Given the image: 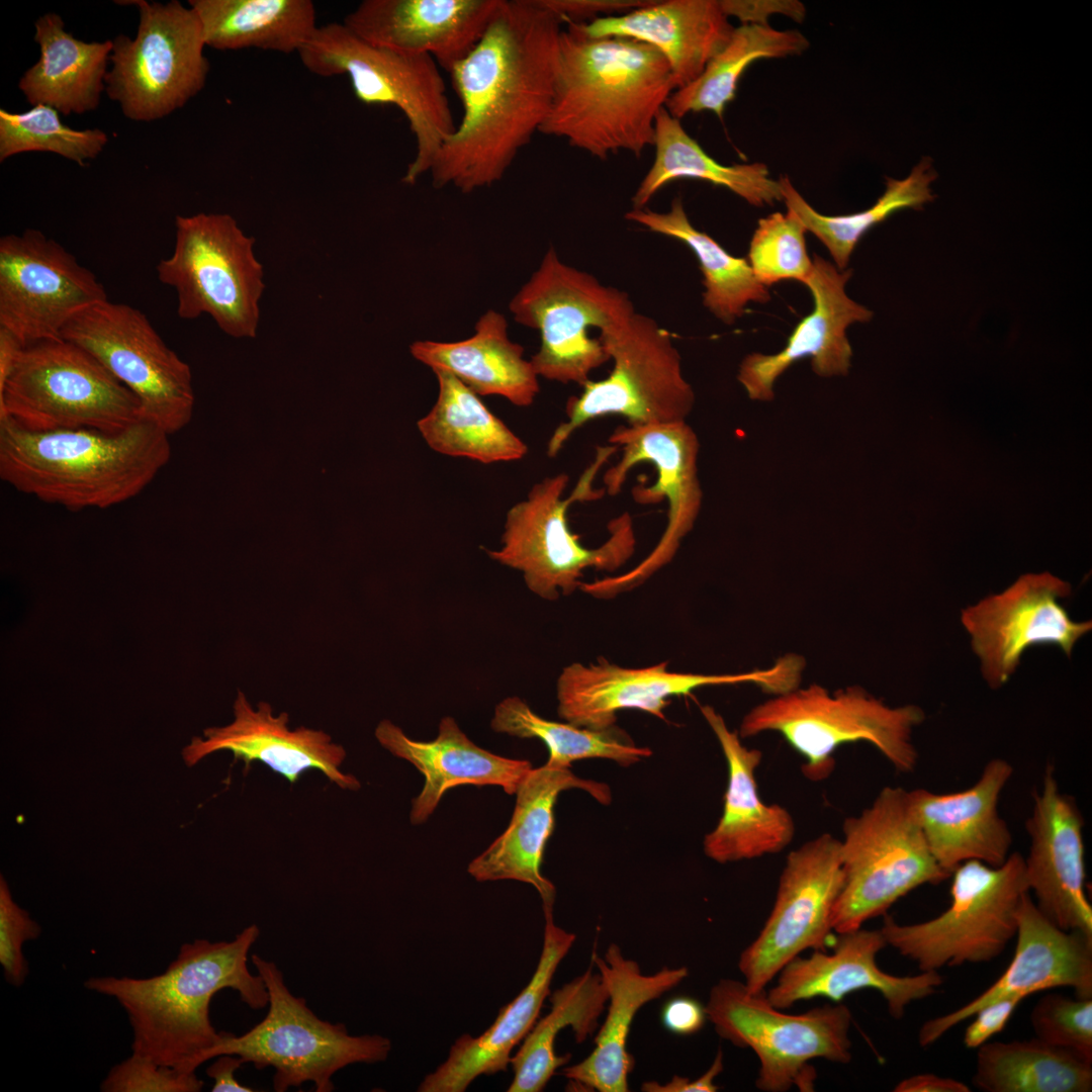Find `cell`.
Returning a JSON list of instances; mask_svg holds the SVG:
<instances>
[{
    "instance_id": "ffe728a7",
    "label": "cell",
    "mask_w": 1092,
    "mask_h": 1092,
    "mask_svg": "<svg viewBox=\"0 0 1092 1092\" xmlns=\"http://www.w3.org/2000/svg\"><path fill=\"white\" fill-rule=\"evenodd\" d=\"M843 883L840 839L821 834L792 850L781 874L774 907L738 968L754 993L807 949L823 950Z\"/></svg>"
},
{
    "instance_id": "ac0fdd59",
    "label": "cell",
    "mask_w": 1092,
    "mask_h": 1092,
    "mask_svg": "<svg viewBox=\"0 0 1092 1092\" xmlns=\"http://www.w3.org/2000/svg\"><path fill=\"white\" fill-rule=\"evenodd\" d=\"M61 337L90 353L140 400L143 415L168 435L191 420L190 367L139 309L108 299L75 314Z\"/></svg>"
},
{
    "instance_id": "4316f807",
    "label": "cell",
    "mask_w": 1092,
    "mask_h": 1092,
    "mask_svg": "<svg viewBox=\"0 0 1092 1092\" xmlns=\"http://www.w3.org/2000/svg\"><path fill=\"white\" fill-rule=\"evenodd\" d=\"M886 945L880 929L839 933L832 952L813 950L809 957L790 961L778 974L767 999L783 1010L815 997L838 1002L849 993L870 988L881 993L891 1016L899 1019L910 1003L933 995L943 979L938 972L895 976L882 971L877 954Z\"/></svg>"
},
{
    "instance_id": "f1b7e54d",
    "label": "cell",
    "mask_w": 1092,
    "mask_h": 1092,
    "mask_svg": "<svg viewBox=\"0 0 1092 1092\" xmlns=\"http://www.w3.org/2000/svg\"><path fill=\"white\" fill-rule=\"evenodd\" d=\"M500 0H364L343 20L378 47L431 56L448 73L484 33Z\"/></svg>"
},
{
    "instance_id": "d590c367",
    "label": "cell",
    "mask_w": 1092,
    "mask_h": 1092,
    "mask_svg": "<svg viewBox=\"0 0 1092 1092\" xmlns=\"http://www.w3.org/2000/svg\"><path fill=\"white\" fill-rule=\"evenodd\" d=\"M34 29L39 58L18 82L26 101L31 106L53 107L63 115L95 110L105 92L112 39H78L55 12L39 16Z\"/></svg>"
},
{
    "instance_id": "9c48e42d",
    "label": "cell",
    "mask_w": 1092,
    "mask_h": 1092,
    "mask_svg": "<svg viewBox=\"0 0 1092 1092\" xmlns=\"http://www.w3.org/2000/svg\"><path fill=\"white\" fill-rule=\"evenodd\" d=\"M251 962L266 984V1016L237 1036L220 1031L200 1064L220 1055L239 1056L258 1070L272 1067L273 1088L285 1092L311 1082L315 1092H332L333 1076L353 1064H376L387 1059L391 1042L378 1034L351 1035L344 1023L321 1019L305 998L294 996L277 965L253 953Z\"/></svg>"
},
{
    "instance_id": "7c38bea8",
    "label": "cell",
    "mask_w": 1092,
    "mask_h": 1092,
    "mask_svg": "<svg viewBox=\"0 0 1092 1092\" xmlns=\"http://www.w3.org/2000/svg\"><path fill=\"white\" fill-rule=\"evenodd\" d=\"M950 877L951 901L941 914L914 924L886 916L880 929L887 945L921 972L996 959L1015 937L1018 906L1029 892L1024 857L1017 851L999 867L963 862Z\"/></svg>"
},
{
    "instance_id": "681fc988",
    "label": "cell",
    "mask_w": 1092,
    "mask_h": 1092,
    "mask_svg": "<svg viewBox=\"0 0 1092 1092\" xmlns=\"http://www.w3.org/2000/svg\"><path fill=\"white\" fill-rule=\"evenodd\" d=\"M1030 1024L1038 1039L1092 1063V998L1046 994L1033 1006Z\"/></svg>"
},
{
    "instance_id": "3957f363",
    "label": "cell",
    "mask_w": 1092,
    "mask_h": 1092,
    "mask_svg": "<svg viewBox=\"0 0 1092 1092\" xmlns=\"http://www.w3.org/2000/svg\"><path fill=\"white\" fill-rule=\"evenodd\" d=\"M259 936V927L252 924L232 940L194 939L180 946L162 974L91 977L84 987L113 998L125 1011L133 1054L179 1071L196 1072L202 1055L220 1038L209 1016L217 992L236 991L251 1009L268 1006L265 982L248 967L249 951Z\"/></svg>"
},
{
    "instance_id": "5bb4252c",
    "label": "cell",
    "mask_w": 1092,
    "mask_h": 1092,
    "mask_svg": "<svg viewBox=\"0 0 1092 1092\" xmlns=\"http://www.w3.org/2000/svg\"><path fill=\"white\" fill-rule=\"evenodd\" d=\"M175 228L173 253L158 263L157 275L176 290L178 315L208 314L228 336L255 338L265 290L255 239L228 213L177 215Z\"/></svg>"
},
{
    "instance_id": "ab89813d",
    "label": "cell",
    "mask_w": 1092,
    "mask_h": 1092,
    "mask_svg": "<svg viewBox=\"0 0 1092 1092\" xmlns=\"http://www.w3.org/2000/svg\"><path fill=\"white\" fill-rule=\"evenodd\" d=\"M439 394L418 428L435 451L467 457L481 463L515 461L528 452L527 445L481 401L478 394L451 373L433 370Z\"/></svg>"
},
{
    "instance_id": "6f0895ef",
    "label": "cell",
    "mask_w": 1092,
    "mask_h": 1092,
    "mask_svg": "<svg viewBox=\"0 0 1092 1092\" xmlns=\"http://www.w3.org/2000/svg\"><path fill=\"white\" fill-rule=\"evenodd\" d=\"M723 1071V1054L719 1050L710 1068L699 1078L673 1076L670 1081L660 1084L657 1081H646L641 1090L645 1092H715L719 1086L714 1083L715 1078Z\"/></svg>"
},
{
    "instance_id": "816d5d0a",
    "label": "cell",
    "mask_w": 1092,
    "mask_h": 1092,
    "mask_svg": "<svg viewBox=\"0 0 1092 1092\" xmlns=\"http://www.w3.org/2000/svg\"><path fill=\"white\" fill-rule=\"evenodd\" d=\"M41 934L39 924L13 900L4 878H0V965L6 982L20 987L28 973L22 952L24 942Z\"/></svg>"
},
{
    "instance_id": "4dcf8cb0",
    "label": "cell",
    "mask_w": 1092,
    "mask_h": 1092,
    "mask_svg": "<svg viewBox=\"0 0 1092 1092\" xmlns=\"http://www.w3.org/2000/svg\"><path fill=\"white\" fill-rule=\"evenodd\" d=\"M700 709L719 741L728 767L723 813L704 838L705 854L726 863L782 851L792 842L796 827L786 808L765 804L759 797L755 771L762 752L744 746L738 732L730 730L712 706Z\"/></svg>"
},
{
    "instance_id": "f546056e",
    "label": "cell",
    "mask_w": 1092,
    "mask_h": 1092,
    "mask_svg": "<svg viewBox=\"0 0 1092 1092\" xmlns=\"http://www.w3.org/2000/svg\"><path fill=\"white\" fill-rule=\"evenodd\" d=\"M569 789L583 790L605 805L612 799L606 784L578 778L569 767L546 762L531 768L515 793L516 805L508 828L468 864V873L479 882L514 880L529 884L539 893L543 912L553 911L555 887L542 875L541 867L554 828L555 803L559 794Z\"/></svg>"
},
{
    "instance_id": "ee69618b",
    "label": "cell",
    "mask_w": 1092,
    "mask_h": 1092,
    "mask_svg": "<svg viewBox=\"0 0 1092 1092\" xmlns=\"http://www.w3.org/2000/svg\"><path fill=\"white\" fill-rule=\"evenodd\" d=\"M798 30H779L768 24H741L708 63L703 73L689 85L672 92L666 110L680 119L688 113L710 111L723 117L734 100L739 80L756 60L800 55L809 48Z\"/></svg>"
},
{
    "instance_id": "d6a6232c",
    "label": "cell",
    "mask_w": 1092,
    "mask_h": 1092,
    "mask_svg": "<svg viewBox=\"0 0 1092 1092\" xmlns=\"http://www.w3.org/2000/svg\"><path fill=\"white\" fill-rule=\"evenodd\" d=\"M592 962L608 991V1012L595 1038V1049L581 1062L563 1070L573 1086L600 1092L629 1091L628 1076L634 1059L627 1040L637 1012L648 1002L679 985L689 975L686 967H663L652 975L624 957L612 943L604 957L593 951Z\"/></svg>"
},
{
    "instance_id": "d6986e66",
    "label": "cell",
    "mask_w": 1092,
    "mask_h": 1092,
    "mask_svg": "<svg viewBox=\"0 0 1092 1092\" xmlns=\"http://www.w3.org/2000/svg\"><path fill=\"white\" fill-rule=\"evenodd\" d=\"M667 665L660 662L628 668L604 657L588 664L571 663L557 679L558 715L575 726L600 730L615 726L617 713L624 709L664 719L670 697L687 696L708 686L754 684L778 696L799 687L805 660L798 654H786L765 669L723 674L674 672Z\"/></svg>"
},
{
    "instance_id": "6da1fadb",
    "label": "cell",
    "mask_w": 1092,
    "mask_h": 1092,
    "mask_svg": "<svg viewBox=\"0 0 1092 1092\" xmlns=\"http://www.w3.org/2000/svg\"><path fill=\"white\" fill-rule=\"evenodd\" d=\"M563 21L540 0H500L484 33L449 72L462 117L436 155L437 188L499 181L539 132L553 98Z\"/></svg>"
},
{
    "instance_id": "f35d334b",
    "label": "cell",
    "mask_w": 1092,
    "mask_h": 1092,
    "mask_svg": "<svg viewBox=\"0 0 1092 1092\" xmlns=\"http://www.w3.org/2000/svg\"><path fill=\"white\" fill-rule=\"evenodd\" d=\"M206 47L299 53L315 32L310 0H189Z\"/></svg>"
},
{
    "instance_id": "4fadbf2b",
    "label": "cell",
    "mask_w": 1092,
    "mask_h": 1092,
    "mask_svg": "<svg viewBox=\"0 0 1092 1092\" xmlns=\"http://www.w3.org/2000/svg\"><path fill=\"white\" fill-rule=\"evenodd\" d=\"M509 308L517 323L540 334L530 360L537 375L580 386L610 361L589 330L605 332L636 312L626 292L563 263L552 247Z\"/></svg>"
},
{
    "instance_id": "db71d44e",
    "label": "cell",
    "mask_w": 1092,
    "mask_h": 1092,
    "mask_svg": "<svg viewBox=\"0 0 1092 1092\" xmlns=\"http://www.w3.org/2000/svg\"><path fill=\"white\" fill-rule=\"evenodd\" d=\"M1023 999L1020 996L1004 997L979 1009L964 1033L965 1046L977 1050L1001 1032Z\"/></svg>"
},
{
    "instance_id": "9a60e30c",
    "label": "cell",
    "mask_w": 1092,
    "mask_h": 1092,
    "mask_svg": "<svg viewBox=\"0 0 1092 1092\" xmlns=\"http://www.w3.org/2000/svg\"><path fill=\"white\" fill-rule=\"evenodd\" d=\"M705 1008L722 1038L756 1054L755 1084L762 1091L784 1092L794 1086L812 1091L816 1072L811 1060H851V1013L843 1004L788 1014L775 1007L764 991L754 993L744 983L723 979L712 988Z\"/></svg>"
},
{
    "instance_id": "680465c9",
    "label": "cell",
    "mask_w": 1092,
    "mask_h": 1092,
    "mask_svg": "<svg viewBox=\"0 0 1092 1092\" xmlns=\"http://www.w3.org/2000/svg\"><path fill=\"white\" fill-rule=\"evenodd\" d=\"M244 1064L237 1055L224 1054L216 1057L207 1069L206 1075L213 1080L212 1092H253L255 1089L241 1084L235 1072Z\"/></svg>"
},
{
    "instance_id": "91938a15",
    "label": "cell",
    "mask_w": 1092,
    "mask_h": 1092,
    "mask_svg": "<svg viewBox=\"0 0 1092 1092\" xmlns=\"http://www.w3.org/2000/svg\"><path fill=\"white\" fill-rule=\"evenodd\" d=\"M895 1092H970L971 1089L962 1081L939 1077L934 1074L914 1075L900 1081Z\"/></svg>"
},
{
    "instance_id": "2e32d148",
    "label": "cell",
    "mask_w": 1092,
    "mask_h": 1092,
    "mask_svg": "<svg viewBox=\"0 0 1092 1092\" xmlns=\"http://www.w3.org/2000/svg\"><path fill=\"white\" fill-rule=\"evenodd\" d=\"M125 2V1H124ZM139 25L134 38L112 39L105 93L133 121L164 118L205 86L209 62L195 11L178 0H133Z\"/></svg>"
},
{
    "instance_id": "8992f818",
    "label": "cell",
    "mask_w": 1092,
    "mask_h": 1092,
    "mask_svg": "<svg viewBox=\"0 0 1092 1092\" xmlns=\"http://www.w3.org/2000/svg\"><path fill=\"white\" fill-rule=\"evenodd\" d=\"M925 720L917 705L891 707L861 687L830 693L820 685L772 696L743 717L739 736L777 732L804 758L803 775L827 779L834 769V752L842 745L864 741L875 746L899 772L918 763L912 735Z\"/></svg>"
},
{
    "instance_id": "277c9868",
    "label": "cell",
    "mask_w": 1092,
    "mask_h": 1092,
    "mask_svg": "<svg viewBox=\"0 0 1092 1092\" xmlns=\"http://www.w3.org/2000/svg\"><path fill=\"white\" fill-rule=\"evenodd\" d=\"M169 435L143 421L119 433L35 432L0 419V477L68 510L106 509L136 496L168 463Z\"/></svg>"
},
{
    "instance_id": "7dc6e473",
    "label": "cell",
    "mask_w": 1092,
    "mask_h": 1092,
    "mask_svg": "<svg viewBox=\"0 0 1092 1092\" xmlns=\"http://www.w3.org/2000/svg\"><path fill=\"white\" fill-rule=\"evenodd\" d=\"M107 143L105 131L75 129L47 105H35L20 113L0 109V162L26 152H50L85 166Z\"/></svg>"
},
{
    "instance_id": "603a6c76",
    "label": "cell",
    "mask_w": 1092,
    "mask_h": 1092,
    "mask_svg": "<svg viewBox=\"0 0 1092 1092\" xmlns=\"http://www.w3.org/2000/svg\"><path fill=\"white\" fill-rule=\"evenodd\" d=\"M1016 947L1001 977L960 1008L929 1019L918 1032L928 1046L982 1007L1004 997L1028 995L1058 987L1072 988L1077 997L1092 998V936L1066 931L1037 908L1029 892L1017 910Z\"/></svg>"
},
{
    "instance_id": "e0dca14e",
    "label": "cell",
    "mask_w": 1092,
    "mask_h": 1092,
    "mask_svg": "<svg viewBox=\"0 0 1092 1092\" xmlns=\"http://www.w3.org/2000/svg\"><path fill=\"white\" fill-rule=\"evenodd\" d=\"M609 444L622 448V455L603 475L606 494H619L629 471L639 463H650L656 471L655 482L635 485L632 496L640 505L666 500L667 522L655 547L636 566L623 574L581 583L579 589L597 599L633 589L671 562L697 521L703 498L698 476L700 444L687 421L619 426Z\"/></svg>"
},
{
    "instance_id": "cb8c5ba5",
    "label": "cell",
    "mask_w": 1092,
    "mask_h": 1092,
    "mask_svg": "<svg viewBox=\"0 0 1092 1092\" xmlns=\"http://www.w3.org/2000/svg\"><path fill=\"white\" fill-rule=\"evenodd\" d=\"M1083 827L1076 801L1061 792L1053 767L1048 766L1025 822L1030 840L1024 858L1028 891L1039 911L1056 926L1092 936Z\"/></svg>"
},
{
    "instance_id": "9f6ffc18",
    "label": "cell",
    "mask_w": 1092,
    "mask_h": 1092,
    "mask_svg": "<svg viewBox=\"0 0 1092 1092\" xmlns=\"http://www.w3.org/2000/svg\"><path fill=\"white\" fill-rule=\"evenodd\" d=\"M660 1018L663 1026L677 1035L697 1033L708 1019L705 1006L688 996L668 1000L661 1009Z\"/></svg>"
},
{
    "instance_id": "b9f144b4",
    "label": "cell",
    "mask_w": 1092,
    "mask_h": 1092,
    "mask_svg": "<svg viewBox=\"0 0 1092 1092\" xmlns=\"http://www.w3.org/2000/svg\"><path fill=\"white\" fill-rule=\"evenodd\" d=\"M550 1002L549 1013L536 1021L511 1058L514 1078L509 1092H539L545 1088L556 1070L570 1060V1055L558 1056L554 1051L558 1033L569 1026L577 1042L590 1036L608 1002V991L600 973L590 967L555 990Z\"/></svg>"
},
{
    "instance_id": "c3c4849f",
    "label": "cell",
    "mask_w": 1092,
    "mask_h": 1092,
    "mask_svg": "<svg viewBox=\"0 0 1092 1092\" xmlns=\"http://www.w3.org/2000/svg\"><path fill=\"white\" fill-rule=\"evenodd\" d=\"M802 222L791 212H774L758 220L749 244L747 261L764 286L784 280L802 283L813 262L808 255Z\"/></svg>"
},
{
    "instance_id": "74e56055",
    "label": "cell",
    "mask_w": 1092,
    "mask_h": 1092,
    "mask_svg": "<svg viewBox=\"0 0 1092 1092\" xmlns=\"http://www.w3.org/2000/svg\"><path fill=\"white\" fill-rule=\"evenodd\" d=\"M651 167L631 198L644 208L666 184L682 178L723 186L755 207L783 201L779 180L762 163L723 165L709 156L684 128L680 119L662 108L656 117Z\"/></svg>"
},
{
    "instance_id": "83f0119b",
    "label": "cell",
    "mask_w": 1092,
    "mask_h": 1092,
    "mask_svg": "<svg viewBox=\"0 0 1092 1092\" xmlns=\"http://www.w3.org/2000/svg\"><path fill=\"white\" fill-rule=\"evenodd\" d=\"M1013 774L1005 759L993 758L970 788L948 794L925 789L909 798L927 844L937 863L951 873L963 862L978 860L1001 866L1009 856L1012 834L1000 816V795Z\"/></svg>"
},
{
    "instance_id": "836d02e7",
    "label": "cell",
    "mask_w": 1092,
    "mask_h": 1092,
    "mask_svg": "<svg viewBox=\"0 0 1092 1092\" xmlns=\"http://www.w3.org/2000/svg\"><path fill=\"white\" fill-rule=\"evenodd\" d=\"M594 37L635 39L666 60L675 90L694 82L727 43L734 26L720 0H652L627 13L583 23Z\"/></svg>"
},
{
    "instance_id": "44dd1931",
    "label": "cell",
    "mask_w": 1092,
    "mask_h": 1092,
    "mask_svg": "<svg viewBox=\"0 0 1092 1092\" xmlns=\"http://www.w3.org/2000/svg\"><path fill=\"white\" fill-rule=\"evenodd\" d=\"M107 299L95 274L40 231L0 239V327L23 344L62 338L75 314Z\"/></svg>"
},
{
    "instance_id": "60d3db41",
    "label": "cell",
    "mask_w": 1092,
    "mask_h": 1092,
    "mask_svg": "<svg viewBox=\"0 0 1092 1092\" xmlns=\"http://www.w3.org/2000/svg\"><path fill=\"white\" fill-rule=\"evenodd\" d=\"M625 218L650 232L673 238L694 252L703 274V304L722 323L733 324L744 313L749 302L769 300L767 287L756 279L747 259L734 257L712 237L697 230L689 219L680 197L672 200L667 211L657 212L647 206L632 208Z\"/></svg>"
},
{
    "instance_id": "f5cc1de1",
    "label": "cell",
    "mask_w": 1092,
    "mask_h": 1092,
    "mask_svg": "<svg viewBox=\"0 0 1092 1092\" xmlns=\"http://www.w3.org/2000/svg\"><path fill=\"white\" fill-rule=\"evenodd\" d=\"M564 22L585 23L608 16L627 13L649 4L652 0H540Z\"/></svg>"
},
{
    "instance_id": "7a4b0ae2",
    "label": "cell",
    "mask_w": 1092,
    "mask_h": 1092,
    "mask_svg": "<svg viewBox=\"0 0 1092 1092\" xmlns=\"http://www.w3.org/2000/svg\"><path fill=\"white\" fill-rule=\"evenodd\" d=\"M664 57L625 37L588 35L563 23L549 112L539 132L566 140L605 160L621 151L640 157L653 146L656 117L672 92Z\"/></svg>"
},
{
    "instance_id": "f6af8a7d",
    "label": "cell",
    "mask_w": 1092,
    "mask_h": 1092,
    "mask_svg": "<svg viewBox=\"0 0 1092 1092\" xmlns=\"http://www.w3.org/2000/svg\"><path fill=\"white\" fill-rule=\"evenodd\" d=\"M935 179L929 159H923L905 179H887L886 190L870 208L850 214L825 215L815 210L782 176L783 201L807 232L812 233L828 250L835 266L844 270L862 236L892 213L904 208H920L931 201L930 183Z\"/></svg>"
},
{
    "instance_id": "7bdbcfd3",
    "label": "cell",
    "mask_w": 1092,
    "mask_h": 1092,
    "mask_svg": "<svg viewBox=\"0 0 1092 1092\" xmlns=\"http://www.w3.org/2000/svg\"><path fill=\"white\" fill-rule=\"evenodd\" d=\"M985 1092H1090L1092 1063L1037 1037L985 1042L973 1076Z\"/></svg>"
},
{
    "instance_id": "7402d4cb",
    "label": "cell",
    "mask_w": 1092,
    "mask_h": 1092,
    "mask_svg": "<svg viewBox=\"0 0 1092 1092\" xmlns=\"http://www.w3.org/2000/svg\"><path fill=\"white\" fill-rule=\"evenodd\" d=\"M1071 594L1068 581L1049 572L1028 573L962 610L961 622L990 689L1007 684L1033 645H1056L1071 657L1076 643L1092 629L1091 621L1072 620L1061 604Z\"/></svg>"
},
{
    "instance_id": "52a82bcc",
    "label": "cell",
    "mask_w": 1092,
    "mask_h": 1092,
    "mask_svg": "<svg viewBox=\"0 0 1092 1092\" xmlns=\"http://www.w3.org/2000/svg\"><path fill=\"white\" fill-rule=\"evenodd\" d=\"M298 55L302 65L315 75H347L359 101L397 107L416 141V153L402 182L413 185L430 172L436 155L456 127L445 82L431 56L375 46L343 22L317 26Z\"/></svg>"
},
{
    "instance_id": "ba28073f",
    "label": "cell",
    "mask_w": 1092,
    "mask_h": 1092,
    "mask_svg": "<svg viewBox=\"0 0 1092 1092\" xmlns=\"http://www.w3.org/2000/svg\"><path fill=\"white\" fill-rule=\"evenodd\" d=\"M0 419L35 432L119 433L146 421L136 396L63 338L27 344L0 380Z\"/></svg>"
},
{
    "instance_id": "d4e9b609",
    "label": "cell",
    "mask_w": 1092,
    "mask_h": 1092,
    "mask_svg": "<svg viewBox=\"0 0 1092 1092\" xmlns=\"http://www.w3.org/2000/svg\"><path fill=\"white\" fill-rule=\"evenodd\" d=\"M234 721L222 727L203 731V738L194 737L184 747L182 756L189 766L204 756L230 750L234 761L240 759L249 770L253 761L268 765L294 784L309 769L322 771L341 789L358 790L360 783L341 770L346 758L345 748L332 741L322 730L289 727V715H274L270 704L260 702L254 708L246 695L239 691L233 706Z\"/></svg>"
},
{
    "instance_id": "11a10c76",
    "label": "cell",
    "mask_w": 1092,
    "mask_h": 1092,
    "mask_svg": "<svg viewBox=\"0 0 1092 1092\" xmlns=\"http://www.w3.org/2000/svg\"><path fill=\"white\" fill-rule=\"evenodd\" d=\"M725 14L738 18L742 24H767L771 14L781 13L802 21L805 7L798 1L720 0Z\"/></svg>"
},
{
    "instance_id": "e575fe53",
    "label": "cell",
    "mask_w": 1092,
    "mask_h": 1092,
    "mask_svg": "<svg viewBox=\"0 0 1092 1092\" xmlns=\"http://www.w3.org/2000/svg\"><path fill=\"white\" fill-rule=\"evenodd\" d=\"M375 736L391 754L414 764L425 778L423 790L413 800V824L425 822L452 788L498 786L514 795L532 768L528 760L499 756L477 746L452 717L441 720L438 736L431 741L407 737L389 720L377 725Z\"/></svg>"
},
{
    "instance_id": "30bf717a",
    "label": "cell",
    "mask_w": 1092,
    "mask_h": 1092,
    "mask_svg": "<svg viewBox=\"0 0 1092 1092\" xmlns=\"http://www.w3.org/2000/svg\"><path fill=\"white\" fill-rule=\"evenodd\" d=\"M843 883L831 914L837 933L861 928L914 889L950 878L937 863L914 813L909 791L885 787L871 806L844 820Z\"/></svg>"
},
{
    "instance_id": "bcb514c9",
    "label": "cell",
    "mask_w": 1092,
    "mask_h": 1092,
    "mask_svg": "<svg viewBox=\"0 0 1092 1092\" xmlns=\"http://www.w3.org/2000/svg\"><path fill=\"white\" fill-rule=\"evenodd\" d=\"M491 728L518 738L541 740L549 751L547 762L565 767L584 758L611 759L629 766L652 754L616 725L598 730L547 720L519 697L506 698L495 707Z\"/></svg>"
},
{
    "instance_id": "8fae6325",
    "label": "cell",
    "mask_w": 1092,
    "mask_h": 1092,
    "mask_svg": "<svg viewBox=\"0 0 1092 1092\" xmlns=\"http://www.w3.org/2000/svg\"><path fill=\"white\" fill-rule=\"evenodd\" d=\"M613 368L601 380H588L568 398L567 420L554 430L547 454L556 456L571 435L590 421L620 416L628 425L686 422L695 392L682 374L681 358L670 334L650 316L635 312L601 332Z\"/></svg>"
},
{
    "instance_id": "f907efd6",
    "label": "cell",
    "mask_w": 1092,
    "mask_h": 1092,
    "mask_svg": "<svg viewBox=\"0 0 1092 1092\" xmlns=\"http://www.w3.org/2000/svg\"><path fill=\"white\" fill-rule=\"evenodd\" d=\"M203 1081L195 1072H183L131 1053L114 1065L100 1084L102 1092H199Z\"/></svg>"
},
{
    "instance_id": "8d00e7d4",
    "label": "cell",
    "mask_w": 1092,
    "mask_h": 1092,
    "mask_svg": "<svg viewBox=\"0 0 1092 1092\" xmlns=\"http://www.w3.org/2000/svg\"><path fill=\"white\" fill-rule=\"evenodd\" d=\"M505 316L488 310L475 325L470 338L458 342L417 341L414 358L444 370L478 395H500L518 406L531 405L539 390L538 375L524 348L508 337Z\"/></svg>"
},
{
    "instance_id": "1f68e13d",
    "label": "cell",
    "mask_w": 1092,
    "mask_h": 1092,
    "mask_svg": "<svg viewBox=\"0 0 1092 1092\" xmlns=\"http://www.w3.org/2000/svg\"><path fill=\"white\" fill-rule=\"evenodd\" d=\"M545 927L541 956L528 985L504 1006L494 1022L476 1037L460 1036L449 1055L420 1084V1092H463L481 1075L505 1072L511 1054L536 1023L560 962L575 940V934L555 925L553 911L544 912Z\"/></svg>"
},
{
    "instance_id": "5b68a950",
    "label": "cell",
    "mask_w": 1092,
    "mask_h": 1092,
    "mask_svg": "<svg viewBox=\"0 0 1092 1092\" xmlns=\"http://www.w3.org/2000/svg\"><path fill=\"white\" fill-rule=\"evenodd\" d=\"M619 450L615 445L597 448L593 463L564 497L569 482L566 473L546 477L533 485L525 500L512 507L505 523L503 547L486 550L503 565L523 573L528 588L547 601L569 596L581 585L585 569L614 572L633 556L636 536L633 519L623 513L609 524L608 539L597 548H586L570 530L567 512L576 502L602 498L605 488L594 487L601 467Z\"/></svg>"
},
{
    "instance_id": "484cf974",
    "label": "cell",
    "mask_w": 1092,
    "mask_h": 1092,
    "mask_svg": "<svg viewBox=\"0 0 1092 1092\" xmlns=\"http://www.w3.org/2000/svg\"><path fill=\"white\" fill-rule=\"evenodd\" d=\"M812 262L811 274L804 281L814 300L811 313L797 325L783 350L748 354L739 365L737 380L753 400H771L775 381L802 358L809 357L813 371L821 377L847 374L852 350L846 329L873 315L845 291L851 270H839L816 254Z\"/></svg>"
}]
</instances>
